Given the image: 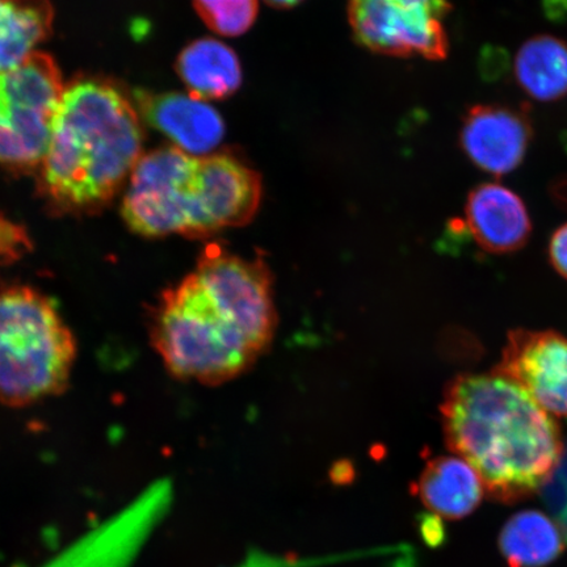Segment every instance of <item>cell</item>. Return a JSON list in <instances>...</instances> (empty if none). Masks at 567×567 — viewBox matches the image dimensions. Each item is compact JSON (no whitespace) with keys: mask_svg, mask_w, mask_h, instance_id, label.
<instances>
[{"mask_svg":"<svg viewBox=\"0 0 567 567\" xmlns=\"http://www.w3.org/2000/svg\"><path fill=\"white\" fill-rule=\"evenodd\" d=\"M548 251L551 266L567 280V224L553 233Z\"/></svg>","mask_w":567,"mask_h":567,"instance_id":"20","label":"cell"},{"mask_svg":"<svg viewBox=\"0 0 567 567\" xmlns=\"http://www.w3.org/2000/svg\"><path fill=\"white\" fill-rule=\"evenodd\" d=\"M30 248V239L21 226L0 215V259H18Z\"/></svg>","mask_w":567,"mask_h":567,"instance_id":"18","label":"cell"},{"mask_svg":"<svg viewBox=\"0 0 567 567\" xmlns=\"http://www.w3.org/2000/svg\"><path fill=\"white\" fill-rule=\"evenodd\" d=\"M441 517L431 516L422 523L423 537L431 545L441 544L444 538V528Z\"/></svg>","mask_w":567,"mask_h":567,"instance_id":"22","label":"cell"},{"mask_svg":"<svg viewBox=\"0 0 567 567\" xmlns=\"http://www.w3.org/2000/svg\"><path fill=\"white\" fill-rule=\"evenodd\" d=\"M122 213L140 236L210 237L198 158L177 147L141 157L130 177Z\"/></svg>","mask_w":567,"mask_h":567,"instance_id":"5","label":"cell"},{"mask_svg":"<svg viewBox=\"0 0 567 567\" xmlns=\"http://www.w3.org/2000/svg\"><path fill=\"white\" fill-rule=\"evenodd\" d=\"M563 145H564L565 151H566V153H567V132H566V133L564 134V136H563Z\"/></svg>","mask_w":567,"mask_h":567,"instance_id":"25","label":"cell"},{"mask_svg":"<svg viewBox=\"0 0 567 567\" xmlns=\"http://www.w3.org/2000/svg\"><path fill=\"white\" fill-rule=\"evenodd\" d=\"M482 76L486 81H498L507 74L509 69V55L506 49L499 47H486L482 51L480 60Z\"/></svg>","mask_w":567,"mask_h":567,"instance_id":"19","label":"cell"},{"mask_svg":"<svg viewBox=\"0 0 567 567\" xmlns=\"http://www.w3.org/2000/svg\"><path fill=\"white\" fill-rule=\"evenodd\" d=\"M542 10L550 23L564 24L567 21V0H542Z\"/></svg>","mask_w":567,"mask_h":567,"instance_id":"21","label":"cell"},{"mask_svg":"<svg viewBox=\"0 0 567 567\" xmlns=\"http://www.w3.org/2000/svg\"><path fill=\"white\" fill-rule=\"evenodd\" d=\"M465 226L482 250L509 254L526 246L532 224L526 204L498 183L474 188L465 205Z\"/></svg>","mask_w":567,"mask_h":567,"instance_id":"11","label":"cell"},{"mask_svg":"<svg viewBox=\"0 0 567 567\" xmlns=\"http://www.w3.org/2000/svg\"><path fill=\"white\" fill-rule=\"evenodd\" d=\"M138 109L146 122L189 155L215 151L225 136L221 115L208 103L193 95L151 94L138 91Z\"/></svg>","mask_w":567,"mask_h":567,"instance_id":"10","label":"cell"},{"mask_svg":"<svg viewBox=\"0 0 567 567\" xmlns=\"http://www.w3.org/2000/svg\"><path fill=\"white\" fill-rule=\"evenodd\" d=\"M549 195L559 208L567 210V174L556 177L550 183Z\"/></svg>","mask_w":567,"mask_h":567,"instance_id":"23","label":"cell"},{"mask_svg":"<svg viewBox=\"0 0 567 567\" xmlns=\"http://www.w3.org/2000/svg\"><path fill=\"white\" fill-rule=\"evenodd\" d=\"M553 416L567 417V338L557 331L509 332L494 368Z\"/></svg>","mask_w":567,"mask_h":567,"instance_id":"8","label":"cell"},{"mask_svg":"<svg viewBox=\"0 0 567 567\" xmlns=\"http://www.w3.org/2000/svg\"><path fill=\"white\" fill-rule=\"evenodd\" d=\"M63 91L61 71L44 53L0 74V168L19 174L39 168Z\"/></svg>","mask_w":567,"mask_h":567,"instance_id":"6","label":"cell"},{"mask_svg":"<svg viewBox=\"0 0 567 567\" xmlns=\"http://www.w3.org/2000/svg\"><path fill=\"white\" fill-rule=\"evenodd\" d=\"M449 0H349V19L360 45L380 54L441 61L449 54L443 19Z\"/></svg>","mask_w":567,"mask_h":567,"instance_id":"7","label":"cell"},{"mask_svg":"<svg viewBox=\"0 0 567 567\" xmlns=\"http://www.w3.org/2000/svg\"><path fill=\"white\" fill-rule=\"evenodd\" d=\"M76 344L51 299L32 287H0V402L23 408L68 388Z\"/></svg>","mask_w":567,"mask_h":567,"instance_id":"4","label":"cell"},{"mask_svg":"<svg viewBox=\"0 0 567 567\" xmlns=\"http://www.w3.org/2000/svg\"><path fill=\"white\" fill-rule=\"evenodd\" d=\"M442 416L446 445L477 471L496 502L530 498L561 463L564 441L555 416L498 372L452 380Z\"/></svg>","mask_w":567,"mask_h":567,"instance_id":"2","label":"cell"},{"mask_svg":"<svg viewBox=\"0 0 567 567\" xmlns=\"http://www.w3.org/2000/svg\"><path fill=\"white\" fill-rule=\"evenodd\" d=\"M265 2L274 9L287 10L293 9L297 4H300L302 0H265Z\"/></svg>","mask_w":567,"mask_h":567,"instance_id":"24","label":"cell"},{"mask_svg":"<svg viewBox=\"0 0 567 567\" xmlns=\"http://www.w3.org/2000/svg\"><path fill=\"white\" fill-rule=\"evenodd\" d=\"M417 493L432 515L458 520L476 512L486 491L477 471L455 455L431 460L417 482Z\"/></svg>","mask_w":567,"mask_h":567,"instance_id":"12","label":"cell"},{"mask_svg":"<svg viewBox=\"0 0 567 567\" xmlns=\"http://www.w3.org/2000/svg\"><path fill=\"white\" fill-rule=\"evenodd\" d=\"M498 544L509 567L548 566L566 547L564 529L537 509L517 513L508 519Z\"/></svg>","mask_w":567,"mask_h":567,"instance_id":"15","label":"cell"},{"mask_svg":"<svg viewBox=\"0 0 567 567\" xmlns=\"http://www.w3.org/2000/svg\"><path fill=\"white\" fill-rule=\"evenodd\" d=\"M275 328L266 261L209 245L194 271L161 296L151 338L175 378L219 385L257 361L271 344Z\"/></svg>","mask_w":567,"mask_h":567,"instance_id":"1","label":"cell"},{"mask_svg":"<svg viewBox=\"0 0 567 567\" xmlns=\"http://www.w3.org/2000/svg\"><path fill=\"white\" fill-rule=\"evenodd\" d=\"M142 140L137 111L115 84L99 78L70 83L39 166L42 200L56 215L102 210L131 177Z\"/></svg>","mask_w":567,"mask_h":567,"instance_id":"3","label":"cell"},{"mask_svg":"<svg viewBox=\"0 0 567 567\" xmlns=\"http://www.w3.org/2000/svg\"><path fill=\"white\" fill-rule=\"evenodd\" d=\"M176 69L189 95L202 101L229 97L243 83V69L236 52L215 39L190 42L177 59Z\"/></svg>","mask_w":567,"mask_h":567,"instance_id":"13","label":"cell"},{"mask_svg":"<svg viewBox=\"0 0 567 567\" xmlns=\"http://www.w3.org/2000/svg\"><path fill=\"white\" fill-rule=\"evenodd\" d=\"M534 136L526 111L474 105L463 120L461 146L482 172L502 176L522 165Z\"/></svg>","mask_w":567,"mask_h":567,"instance_id":"9","label":"cell"},{"mask_svg":"<svg viewBox=\"0 0 567 567\" xmlns=\"http://www.w3.org/2000/svg\"><path fill=\"white\" fill-rule=\"evenodd\" d=\"M519 86L540 102H555L567 95V44L540 34L524 42L515 59Z\"/></svg>","mask_w":567,"mask_h":567,"instance_id":"16","label":"cell"},{"mask_svg":"<svg viewBox=\"0 0 567 567\" xmlns=\"http://www.w3.org/2000/svg\"><path fill=\"white\" fill-rule=\"evenodd\" d=\"M195 9L213 32L236 38L246 33L258 16V0H194Z\"/></svg>","mask_w":567,"mask_h":567,"instance_id":"17","label":"cell"},{"mask_svg":"<svg viewBox=\"0 0 567 567\" xmlns=\"http://www.w3.org/2000/svg\"><path fill=\"white\" fill-rule=\"evenodd\" d=\"M49 0H0V74L21 65L53 31Z\"/></svg>","mask_w":567,"mask_h":567,"instance_id":"14","label":"cell"}]
</instances>
